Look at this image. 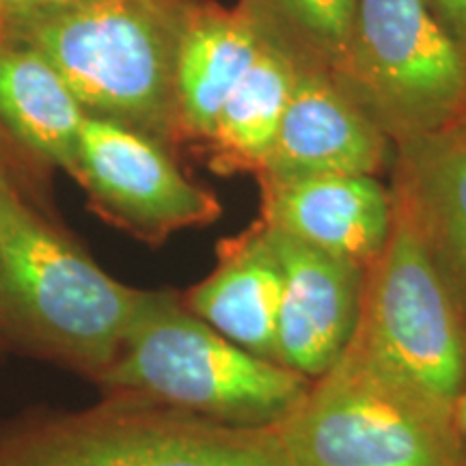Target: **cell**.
<instances>
[{"label": "cell", "mask_w": 466, "mask_h": 466, "mask_svg": "<svg viewBox=\"0 0 466 466\" xmlns=\"http://www.w3.org/2000/svg\"><path fill=\"white\" fill-rule=\"evenodd\" d=\"M186 9V0H93L9 17V37L42 52L86 115L160 141L179 130L175 61Z\"/></svg>", "instance_id": "6da1fadb"}, {"label": "cell", "mask_w": 466, "mask_h": 466, "mask_svg": "<svg viewBox=\"0 0 466 466\" xmlns=\"http://www.w3.org/2000/svg\"><path fill=\"white\" fill-rule=\"evenodd\" d=\"M97 380L127 398L242 428L281 425L311 384L236 346L171 291H145L119 352Z\"/></svg>", "instance_id": "7a4b0ae2"}, {"label": "cell", "mask_w": 466, "mask_h": 466, "mask_svg": "<svg viewBox=\"0 0 466 466\" xmlns=\"http://www.w3.org/2000/svg\"><path fill=\"white\" fill-rule=\"evenodd\" d=\"M279 432L289 466H466L456 406L357 339Z\"/></svg>", "instance_id": "3957f363"}, {"label": "cell", "mask_w": 466, "mask_h": 466, "mask_svg": "<svg viewBox=\"0 0 466 466\" xmlns=\"http://www.w3.org/2000/svg\"><path fill=\"white\" fill-rule=\"evenodd\" d=\"M143 299L0 188V316L17 333L100 378Z\"/></svg>", "instance_id": "277c9868"}, {"label": "cell", "mask_w": 466, "mask_h": 466, "mask_svg": "<svg viewBox=\"0 0 466 466\" xmlns=\"http://www.w3.org/2000/svg\"><path fill=\"white\" fill-rule=\"evenodd\" d=\"M0 466H289L279 425L242 428L121 398L0 445Z\"/></svg>", "instance_id": "5b68a950"}, {"label": "cell", "mask_w": 466, "mask_h": 466, "mask_svg": "<svg viewBox=\"0 0 466 466\" xmlns=\"http://www.w3.org/2000/svg\"><path fill=\"white\" fill-rule=\"evenodd\" d=\"M335 80L393 143L450 130L466 108V55L425 0H359Z\"/></svg>", "instance_id": "8992f818"}, {"label": "cell", "mask_w": 466, "mask_h": 466, "mask_svg": "<svg viewBox=\"0 0 466 466\" xmlns=\"http://www.w3.org/2000/svg\"><path fill=\"white\" fill-rule=\"evenodd\" d=\"M352 339L453 406L466 393V316L395 195L389 240L365 270Z\"/></svg>", "instance_id": "52a82bcc"}, {"label": "cell", "mask_w": 466, "mask_h": 466, "mask_svg": "<svg viewBox=\"0 0 466 466\" xmlns=\"http://www.w3.org/2000/svg\"><path fill=\"white\" fill-rule=\"evenodd\" d=\"M72 175L108 218L149 240L220 217L217 197L192 184L160 141L113 119L86 115Z\"/></svg>", "instance_id": "ba28073f"}, {"label": "cell", "mask_w": 466, "mask_h": 466, "mask_svg": "<svg viewBox=\"0 0 466 466\" xmlns=\"http://www.w3.org/2000/svg\"><path fill=\"white\" fill-rule=\"evenodd\" d=\"M283 266L277 363L316 380L333 367L357 330L365 270L270 229Z\"/></svg>", "instance_id": "9c48e42d"}, {"label": "cell", "mask_w": 466, "mask_h": 466, "mask_svg": "<svg viewBox=\"0 0 466 466\" xmlns=\"http://www.w3.org/2000/svg\"><path fill=\"white\" fill-rule=\"evenodd\" d=\"M391 138L352 100L335 76L300 67L275 147L258 177L376 175Z\"/></svg>", "instance_id": "30bf717a"}, {"label": "cell", "mask_w": 466, "mask_h": 466, "mask_svg": "<svg viewBox=\"0 0 466 466\" xmlns=\"http://www.w3.org/2000/svg\"><path fill=\"white\" fill-rule=\"evenodd\" d=\"M261 223L370 268L393 227V192L376 175L259 179Z\"/></svg>", "instance_id": "8fae6325"}, {"label": "cell", "mask_w": 466, "mask_h": 466, "mask_svg": "<svg viewBox=\"0 0 466 466\" xmlns=\"http://www.w3.org/2000/svg\"><path fill=\"white\" fill-rule=\"evenodd\" d=\"M283 266L270 231L255 223L223 240L218 264L188 289L184 305L247 352L277 363V318Z\"/></svg>", "instance_id": "7c38bea8"}, {"label": "cell", "mask_w": 466, "mask_h": 466, "mask_svg": "<svg viewBox=\"0 0 466 466\" xmlns=\"http://www.w3.org/2000/svg\"><path fill=\"white\" fill-rule=\"evenodd\" d=\"M391 190L415 218L466 316V141L451 130L395 141Z\"/></svg>", "instance_id": "4fadbf2b"}, {"label": "cell", "mask_w": 466, "mask_h": 466, "mask_svg": "<svg viewBox=\"0 0 466 466\" xmlns=\"http://www.w3.org/2000/svg\"><path fill=\"white\" fill-rule=\"evenodd\" d=\"M264 44L266 33L247 7L229 11L188 3L175 61L179 130L208 141Z\"/></svg>", "instance_id": "5bb4252c"}, {"label": "cell", "mask_w": 466, "mask_h": 466, "mask_svg": "<svg viewBox=\"0 0 466 466\" xmlns=\"http://www.w3.org/2000/svg\"><path fill=\"white\" fill-rule=\"evenodd\" d=\"M86 119L55 66L20 39H0V121L28 149L72 173Z\"/></svg>", "instance_id": "9a60e30c"}, {"label": "cell", "mask_w": 466, "mask_h": 466, "mask_svg": "<svg viewBox=\"0 0 466 466\" xmlns=\"http://www.w3.org/2000/svg\"><path fill=\"white\" fill-rule=\"evenodd\" d=\"M299 69L289 52L266 37L259 56L225 102L208 138L217 173L264 171Z\"/></svg>", "instance_id": "2e32d148"}, {"label": "cell", "mask_w": 466, "mask_h": 466, "mask_svg": "<svg viewBox=\"0 0 466 466\" xmlns=\"http://www.w3.org/2000/svg\"><path fill=\"white\" fill-rule=\"evenodd\" d=\"M268 39L299 67L339 74L346 61L359 0H244Z\"/></svg>", "instance_id": "e0dca14e"}, {"label": "cell", "mask_w": 466, "mask_h": 466, "mask_svg": "<svg viewBox=\"0 0 466 466\" xmlns=\"http://www.w3.org/2000/svg\"><path fill=\"white\" fill-rule=\"evenodd\" d=\"M425 5L466 55V0H425Z\"/></svg>", "instance_id": "ac0fdd59"}, {"label": "cell", "mask_w": 466, "mask_h": 466, "mask_svg": "<svg viewBox=\"0 0 466 466\" xmlns=\"http://www.w3.org/2000/svg\"><path fill=\"white\" fill-rule=\"evenodd\" d=\"M85 3H93V0H0V14L14 17L25 14H39V11L76 7V5Z\"/></svg>", "instance_id": "d6986e66"}, {"label": "cell", "mask_w": 466, "mask_h": 466, "mask_svg": "<svg viewBox=\"0 0 466 466\" xmlns=\"http://www.w3.org/2000/svg\"><path fill=\"white\" fill-rule=\"evenodd\" d=\"M456 421H458L460 432H462L466 439V393L456 401Z\"/></svg>", "instance_id": "ffe728a7"}, {"label": "cell", "mask_w": 466, "mask_h": 466, "mask_svg": "<svg viewBox=\"0 0 466 466\" xmlns=\"http://www.w3.org/2000/svg\"><path fill=\"white\" fill-rule=\"evenodd\" d=\"M450 130L456 134V137L462 138V141H466V108H464V113L460 115V119L456 121V124L450 127Z\"/></svg>", "instance_id": "44dd1931"}, {"label": "cell", "mask_w": 466, "mask_h": 466, "mask_svg": "<svg viewBox=\"0 0 466 466\" xmlns=\"http://www.w3.org/2000/svg\"><path fill=\"white\" fill-rule=\"evenodd\" d=\"M0 188H9L7 182H5V175H3V171H0Z\"/></svg>", "instance_id": "7402d4cb"}]
</instances>
